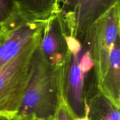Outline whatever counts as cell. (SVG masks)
Masks as SVG:
<instances>
[{
  "label": "cell",
  "mask_w": 120,
  "mask_h": 120,
  "mask_svg": "<svg viewBox=\"0 0 120 120\" xmlns=\"http://www.w3.org/2000/svg\"><path fill=\"white\" fill-rule=\"evenodd\" d=\"M66 30L59 12L46 20L40 35L39 47L49 63L60 67L68 52Z\"/></svg>",
  "instance_id": "7"
},
{
  "label": "cell",
  "mask_w": 120,
  "mask_h": 120,
  "mask_svg": "<svg viewBox=\"0 0 120 120\" xmlns=\"http://www.w3.org/2000/svg\"><path fill=\"white\" fill-rule=\"evenodd\" d=\"M14 120V119H13V118H10V120Z\"/></svg>",
  "instance_id": "17"
},
{
  "label": "cell",
  "mask_w": 120,
  "mask_h": 120,
  "mask_svg": "<svg viewBox=\"0 0 120 120\" xmlns=\"http://www.w3.org/2000/svg\"><path fill=\"white\" fill-rule=\"evenodd\" d=\"M2 29H3V25L0 24V34H1V32H2Z\"/></svg>",
  "instance_id": "16"
},
{
  "label": "cell",
  "mask_w": 120,
  "mask_h": 120,
  "mask_svg": "<svg viewBox=\"0 0 120 120\" xmlns=\"http://www.w3.org/2000/svg\"><path fill=\"white\" fill-rule=\"evenodd\" d=\"M120 4L107 12L86 34L94 62L98 87L105 74L112 47L120 37Z\"/></svg>",
  "instance_id": "4"
},
{
  "label": "cell",
  "mask_w": 120,
  "mask_h": 120,
  "mask_svg": "<svg viewBox=\"0 0 120 120\" xmlns=\"http://www.w3.org/2000/svg\"><path fill=\"white\" fill-rule=\"evenodd\" d=\"M53 118H38L35 117V116H32V117H30L25 120H53Z\"/></svg>",
  "instance_id": "13"
},
{
  "label": "cell",
  "mask_w": 120,
  "mask_h": 120,
  "mask_svg": "<svg viewBox=\"0 0 120 120\" xmlns=\"http://www.w3.org/2000/svg\"><path fill=\"white\" fill-rule=\"evenodd\" d=\"M75 118L64 100L61 99L53 120H74Z\"/></svg>",
  "instance_id": "12"
},
{
  "label": "cell",
  "mask_w": 120,
  "mask_h": 120,
  "mask_svg": "<svg viewBox=\"0 0 120 120\" xmlns=\"http://www.w3.org/2000/svg\"><path fill=\"white\" fill-rule=\"evenodd\" d=\"M45 21L29 20L19 13L3 25L0 34V68L39 36Z\"/></svg>",
  "instance_id": "6"
},
{
  "label": "cell",
  "mask_w": 120,
  "mask_h": 120,
  "mask_svg": "<svg viewBox=\"0 0 120 120\" xmlns=\"http://www.w3.org/2000/svg\"><path fill=\"white\" fill-rule=\"evenodd\" d=\"M61 71L62 67H55L46 61L38 42L32 57L28 83L21 107L12 118L25 120L32 116L53 117L62 98Z\"/></svg>",
  "instance_id": "2"
},
{
  "label": "cell",
  "mask_w": 120,
  "mask_h": 120,
  "mask_svg": "<svg viewBox=\"0 0 120 120\" xmlns=\"http://www.w3.org/2000/svg\"><path fill=\"white\" fill-rule=\"evenodd\" d=\"M39 38L40 35L0 68V115L12 118L18 111L28 83L32 57Z\"/></svg>",
  "instance_id": "3"
},
{
  "label": "cell",
  "mask_w": 120,
  "mask_h": 120,
  "mask_svg": "<svg viewBox=\"0 0 120 120\" xmlns=\"http://www.w3.org/2000/svg\"><path fill=\"white\" fill-rule=\"evenodd\" d=\"M68 52L61 71L62 98L75 118L87 115L88 100L98 90V80L86 34L82 40L68 34Z\"/></svg>",
  "instance_id": "1"
},
{
  "label": "cell",
  "mask_w": 120,
  "mask_h": 120,
  "mask_svg": "<svg viewBox=\"0 0 120 120\" xmlns=\"http://www.w3.org/2000/svg\"><path fill=\"white\" fill-rule=\"evenodd\" d=\"M19 13L26 18L45 21L59 12L64 0H16Z\"/></svg>",
  "instance_id": "9"
},
{
  "label": "cell",
  "mask_w": 120,
  "mask_h": 120,
  "mask_svg": "<svg viewBox=\"0 0 120 120\" xmlns=\"http://www.w3.org/2000/svg\"><path fill=\"white\" fill-rule=\"evenodd\" d=\"M10 118L8 116H5V115H0V120H9Z\"/></svg>",
  "instance_id": "15"
},
{
  "label": "cell",
  "mask_w": 120,
  "mask_h": 120,
  "mask_svg": "<svg viewBox=\"0 0 120 120\" xmlns=\"http://www.w3.org/2000/svg\"><path fill=\"white\" fill-rule=\"evenodd\" d=\"M19 13L16 0H0V24L7 23Z\"/></svg>",
  "instance_id": "11"
},
{
  "label": "cell",
  "mask_w": 120,
  "mask_h": 120,
  "mask_svg": "<svg viewBox=\"0 0 120 120\" xmlns=\"http://www.w3.org/2000/svg\"><path fill=\"white\" fill-rule=\"evenodd\" d=\"M89 120H120V107L98 89L87 102Z\"/></svg>",
  "instance_id": "10"
},
{
  "label": "cell",
  "mask_w": 120,
  "mask_h": 120,
  "mask_svg": "<svg viewBox=\"0 0 120 120\" xmlns=\"http://www.w3.org/2000/svg\"><path fill=\"white\" fill-rule=\"evenodd\" d=\"M120 0H64L59 14L67 34L82 40L91 27Z\"/></svg>",
  "instance_id": "5"
},
{
  "label": "cell",
  "mask_w": 120,
  "mask_h": 120,
  "mask_svg": "<svg viewBox=\"0 0 120 120\" xmlns=\"http://www.w3.org/2000/svg\"><path fill=\"white\" fill-rule=\"evenodd\" d=\"M98 89L120 108V37L112 47Z\"/></svg>",
  "instance_id": "8"
},
{
  "label": "cell",
  "mask_w": 120,
  "mask_h": 120,
  "mask_svg": "<svg viewBox=\"0 0 120 120\" xmlns=\"http://www.w3.org/2000/svg\"><path fill=\"white\" fill-rule=\"evenodd\" d=\"M74 120H89L87 117V115H86L84 117H81V118H75Z\"/></svg>",
  "instance_id": "14"
}]
</instances>
